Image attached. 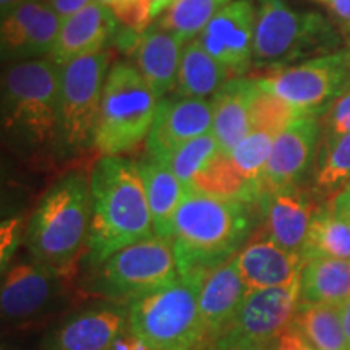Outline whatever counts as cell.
Masks as SVG:
<instances>
[{"mask_svg":"<svg viewBox=\"0 0 350 350\" xmlns=\"http://www.w3.org/2000/svg\"><path fill=\"white\" fill-rule=\"evenodd\" d=\"M93 216L85 265L94 268L122 248L154 234L138 164L122 156H103L90 177Z\"/></svg>","mask_w":350,"mask_h":350,"instance_id":"6da1fadb","label":"cell"},{"mask_svg":"<svg viewBox=\"0 0 350 350\" xmlns=\"http://www.w3.org/2000/svg\"><path fill=\"white\" fill-rule=\"evenodd\" d=\"M252 204L219 200L188 188L174 214L172 242L178 278L201 284L235 256L252 232Z\"/></svg>","mask_w":350,"mask_h":350,"instance_id":"7a4b0ae2","label":"cell"},{"mask_svg":"<svg viewBox=\"0 0 350 350\" xmlns=\"http://www.w3.org/2000/svg\"><path fill=\"white\" fill-rule=\"evenodd\" d=\"M93 216L90 178L72 172L57 180L34 209L26 229V247L31 258L72 274L78 258L85 255Z\"/></svg>","mask_w":350,"mask_h":350,"instance_id":"3957f363","label":"cell"},{"mask_svg":"<svg viewBox=\"0 0 350 350\" xmlns=\"http://www.w3.org/2000/svg\"><path fill=\"white\" fill-rule=\"evenodd\" d=\"M60 67L49 57L8 64L2 77L3 129L20 148L59 150Z\"/></svg>","mask_w":350,"mask_h":350,"instance_id":"277c9868","label":"cell"},{"mask_svg":"<svg viewBox=\"0 0 350 350\" xmlns=\"http://www.w3.org/2000/svg\"><path fill=\"white\" fill-rule=\"evenodd\" d=\"M340 38L325 16L314 12H297L286 0H258L253 67L286 68L334 52Z\"/></svg>","mask_w":350,"mask_h":350,"instance_id":"5b68a950","label":"cell"},{"mask_svg":"<svg viewBox=\"0 0 350 350\" xmlns=\"http://www.w3.org/2000/svg\"><path fill=\"white\" fill-rule=\"evenodd\" d=\"M159 99L129 62L112 64L104 83L93 146L103 156H120L150 133Z\"/></svg>","mask_w":350,"mask_h":350,"instance_id":"8992f818","label":"cell"},{"mask_svg":"<svg viewBox=\"0 0 350 350\" xmlns=\"http://www.w3.org/2000/svg\"><path fill=\"white\" fill-rule=\"evenodd\" d=\"M178 278L172 239L152 235L91 268L83 287L104 301L130 305Z\"/></svg>","mask_w":350,"mask_h":350,"instance_id":"52a82bcc","label":"cell"},{"mask_svg":"<svg viewBox=\"0 0 350 350\" xmlns=\"http://www.w3.org/2000/svg\"><path fill=\"white\" fill-rule=\"evenodd\" d=\"M200 286L177 278L129 305V329L152 350H196L206 340Z\"/></svg>","mask_w":350,"mask_h":350,"instance_id":"ba28073f","label":"cell"},{"mask_svg":"<svg viewBox=\"0 0 350 350\" xmlns=\"http://www.w3.org/2000/svg\"><path fill=\"white\" fill-rule=\"evenodd\" d=\"M113 52L104 49L60 67L59 151L64 154L93 146L104 83Z\"/></svg>","mask_w":350,"mask_h":350,"instance_id":"9c48e42d","label":"cell"},{"mask_svg":"<svg viewBox=\"0 0 350 350\" xmlns=\"http://www.w3.org/2000/svg\"><path fill=\"white\" fill-rule=\"evenodd\" d=\"M256 81L300 116H321L350 90V49L273 70Z\"/></svg>","mask_w":350,"mask_h":350,"instance_id":"30bf717a","label":"cell"},{"mask_svg":"<svg viewBox=\"0 0 350 350\" xmlns=\"http://www.w3.org/2000/svg\"><path fill=\"white\" fill-rule=\"evenodd\" d=\"M65 278L34 258L13 262L3 273L0 292L3 319L25 323L49 313L64 299Z\"/></svg>","mask_w":350,"mask_h":350,"instance_id":"8fae6325","label":"cell"},{"mask_svg":"<svg viewBox=\"0 0 350 350\" xmlns=\"http://www.w3.org/2000/svg\"><path fill=\"white\" fill-rule=\"evenodd\" d=\"M321 131L318 117L301 116L274 138L273 151L261 178L262 193L300 185L314 165Z\"/></svg>","mask_w":350,"mask_h":350,"instance_id":"7c38bea8","label":"cell"},{"mask_svg":"<svg viewBox=\"0 0 350 350\" xmlns=\"http://www.w3.org/2000/svg\"><path fill=\"white\" fill-rule=\"evenodd\" d=\"M126 327L129 305L103 300L52 327L42 340V350H112Z\"/></svg>","mask_w":350,"mask_h":350,"instance_id":"4fadbf2b","label":"cell"},{"mask_svg":"<svg viewBox=\"0 0 350 350\" xmlns=\"http://www.w3.org/2000/svg\"><path fill=\"white\" fill-rule=\"evenodd\" d=\"M299 304L300 279L284 287L248 292L224 334L256 342H274L292 327Z\"/></svg>","mask_w":350,"mask_h":350,"instance_id":"5bb4252c","label":"cell"},{"mask_svg":"<svg viewBox=\"0 0 350 350\" xmlns=\"http://www.w3.org/2000/svg\"><path fill=\"white\" fill-rule=\"evenodd\" d=\"M255 23L256 8L252 0H234L209 21L198 39L232 77L239 78L253 67Z\"/></svg>","mask_w":350,"mask_h":350,"instance_id":"9a60e30c","label":"cell"},{"mask_svg":"<svg viewBox=\"0 0 350 350\" xmlns=\"http://www.w3.org/2000/svg\"><path fill=\"white\" fill-rule=\"evenodd\" d=\"M60 26L62 18L44 0L25 2L2 18V62L16 64L49 55Z\"/></svg>","mask_w":350,"mask_h":350,"instance_id":"2e32d148","label":"cell"},{"mask_svg":"<svg viewBox=\"0 0 350 350\" xmlns=\"http://www.w3.org/2000/svg\"><path fill=\"white\" fill-rule=\"evenodd\" d=\"M211 126L213 104L206 99L180 96L161 99L146 137L148 156L165 161L182 144L209 133Z\"/></svg>","mask_w":350,"mask_h":350,"instance_id":"e0dca14e","label":"cell"},{"mask_svg":"<svg viewBox=\"0 0 350 350\" xmlns=\"http://www.w3.org/2000/svg\"><path fill=\"white\" fill-rule=\"evenodd\" d=\"M314 198L301 185L265 191L258 203L265 222V237L301 255L314 214L321 209Z\"/></svg>","mask_w":350,"mask_h":350,"instance_id":"ac0fdd59","label":"cell"},{"mask_svg":"<svg viewBox=\"0 0 350 350\" xmlns=\"http://www.w3.org/2000/svg\"><path fill=\"white\" fill-rule=\"evenodd\" d=\"M111 8L93 0L75 15L62 21L49 59L64 67L83 55L104 51L113 44L120 26Z\"/></svg>","mask_w":350,"mask_h":350,"instance_id":"d6986e66","label":"cell"},{"mask_svg":"<svg viewBox=\"0 0 350 350\" xmlns=\"http://www.w3.org/2000/svg\"><path fill=\"white\" fill-rule=\"evenodd\" d=\"M248 291L235 256L214 268L200 284V313L206 339L216 340L239 313Z\"/></svg>","mask_w":350,"mask_h":350,"instance_id":"ffe728a7","label":"cell"},{"mask_svg":"<svg viewBox=\"0 0 350 350\" xmlns=\"http://www.w3.org/2000/svg\"><path fill=\"white\" fill-rule=\"evenodd\" d=\"M235 261L248 292L288 286L299 281L305 266L300 253L288 252L268 237L245 245Z\"/></svg>","mask_w":350,"mask_h":350,"instance_id":"44dd1931","label":"cell"},{"mask_svg":"<svg viewBox=\"0 0 350 350\" xmlns=\"http://www.w3.org/2000/svg\"><path fill=\"white\" fill-rule=\"evenodd\" d=\"M185 42L159 25H151L138 38L133 55L135 67L142 73L157 99H164L177 86L178 70Z\"/></svg>","mask_w":350,"mask_h":350,"instance_id":"7402d4cb","label":"cell"},{"mask_svg":"<svg viewBox=\"0 0 350 350\" xmlns=\"http://www.w3.org/2000/svg\"><path fill=\"white\" fill-rule=\"evenodd\" d=\"M255 80L232 78L214 94L211 133L216 138L219 150L230 154L237 144L252 131L250 126V96Z\"/></svg>","mask_w":350,"mask_h":350,"instance_id":"603a6c76","label":"cell"},{"mask_svg":"<svg viewBox=\"0 0 350 350\" xmlns=\"http://www.w3.org/2000/svg\"><path fill=\"white\" fill-rule=\"evenodd\" d=\"M137 164L150 204L154 234L170 239L174 214L185 198L188 187L178 180L177 175L161 161L148 156Z\"/></svg>","mask_w":350,"mask_h":350,"instance_id":"cb8c5ba5","label":"cell"},{"mask_svg":"<svg viewBox=\"0 0 350 350\" xmlns=\"http://www.w3.org/2000/svg\"><path fill=\"white\" fill-rule=\"evenodd\" d=\"M188 188L213 198L242 201L252 206H258L262 193L260 183L248 180L232 157L221 151L191 178Z\"/></svg>","mask_w":350,"mask_h":350,"instance_id":"d4e9b609","label":"cell"},{"mask_svg":"<svg viewBox=\"0 0 350 350\" xmlns=\"http://www.w3.org/2000/svg\"><path fill=\"white\" fill-rule=\"evenodd\" d=\"M232 78L229 68L214 59L196 38L183 47L175 96L204 99L216 94Z\"/></svg>","mask_w":350,"mask_h":350,"instance_id":"484cf974","label":"cell"},{"mask_svg":"<svg viewBox=\"0 0 350 350\" xmlns=\"http://www.w3.org/2000/svg\"><path fill=\"white\" fill-rule=\"evenodd\" d=\"M350 299V260L318 256L305 261L300 274V300L340 305Z\"/></svg>","mask_w":350,"mask_h":350,"instance_id":"4316f807","label":"cell"},{"mask_svg":"<svg viewBox=\"0 0 350 350\" xmlns=\"http://www.w3.org/2000/svg\"><path fill=\"white\" fill-rule=\"evenodd\" d=\"M350 185V133H325L313 165L312 193L334 201Z\"/></svg>","mask_w":350,"mask_h":350,"instance_id":"83f0119b","label":"cell"},{"mask_svg":"<svg viewBox=\"0 0 350 350\" xmlns=\"http://www.w3.org/2000/svg\"><path fill=\"white\" fill-rule=\"evenodd\" d=\"M292 326L313 350H349L339 305L300 300Z\"/></svg>","mask_w":350,"mask_h":350,"instance_id":"f1b7e54d","label":"cell"},{"mask_svg":"<svg viewBox=\"0 0 350 350\" xmlns=\"http://www.w3.org/2000/svg\"><path fill=\"white\" fill-rule=\"evenodd\" d=\"M304 260L318 256L350 260V222L321 208L314 214L308 237L301 250Z\"/></svg>","mask_w":350,"mask_h":350,"instance_id":"f546056e","label":"cell"},{"mask_svg":"<svg viewBox=\"0 0 350 350\" xmlns=\"http://www.w3.org/2000/svg\"><path fill=\"white\" fill-rule=\"evenodd\" d=\"M232 2L234 0H175L156 25L187 44L200 36L209 21Z\"/></svg>","mask_w":350,"mask_h":350,"instance_id":"4dcf8cb0","label":"cell"},{"mask_svg":"<svg viewBox=\"0 0 350 350\" xmlns=\"http://www.w3.org/2000/svg\"><path fill=\"white\" fill-rule=\"evenodd\" d=\"M301 117L286 100L258 85L255 80L250 96V126L252 130L269 131L278 137L292 120Z\"/></svg>","mask_w":350,"mask_h":350,"instance_id":"1f68e13d","label":"cell"},{"mask_svg":"<svg viewBox=\"0 0 350 350\" xmlns=\"http://www.w3.org/2000/svg\"><path fill=\"white\" fill-rule=\"evenodd\" d=\"M219 150V144L214 138V135L209 131L206 135H201L190 142L182 144L180 148H177L172 154H170L165 161H161L172 172L177 175L178 180L190 185L191 178L200 172L201 169L206 165L209 161L213 159Z\"/></svg>","mask_w":350,"mask_h":350,"instance_id":"d6a6232c","label":"cell"},{"mask_svg":"<svg viewBox=\"0 0 350 350\" xmlns=\"http://www.w3.org/2000/svg\"><path fill=\"white\" fill-rule=\"evenodd\" d=\"M275 135L262 130H252L230 152L232 161L248 180L260 183L273 151Z\"/></svg>","mask_w":350,"mask_h":350,"instance_id":"836d02e7","label":"cell"},{"mask_svg":"<svg viewBox=\"0 0 350 350\" xmlns=\"http://www.w3.org/2000/svg\"><path fill=\"white\" fill-rule=\"evenodd\" d=\"M111 10L120 25L138 34L146 31L151 26L152 18H154L151 0H120L111 7Z\"/></svg>","mask_w":350,"mask_h":350,"instance_id":"e575fe53","label":"cell"},{"mask_svg":"<svg viewBox=\"0 0 350 350\" xmlns=\"http://www.w3.org/2000/svg\"><path fill=\"white\" fill-rule=\"evenodd\" d=\"M323 133H350V90L323 113Z\"/></svg>","mask_w":350,"mask_h":350,"instance_id":"d590c367","label":"cell"},{"mask_svg":"<svg viewBox=\"0 0 350 350\" xmlns=\"http://www.w3.org/2000/svg\"><path fill=\"white\" fill-rule=\"evenodd\" d=\"M21 230H23V219L18 216L2 222V227H0V268H2V273H5L16 248L20 247Z\"/></svg>","mask_w":350,"mask_h":350,"instance_id":"8d00e7d4","label":"cell"},{"mask_svg":"<svg viewBox=\"0 0 350 350\" xmlns=\"http://www.w3.org/2000/svg\"><path fill=\"white\" fill-rule=\"evenodd\" d=\"M211 350H273V342H256V340L234 338L230 334H221L213 342Z\"/></svg>","mask_w":350,"mask_h":350,"instance_id":"74e56055","label":"cell"},{"mask_svg":"<svg viewBox=\"0 0 350 350\" xmlns=\"http://www.w3.org/2000/svg\"><path fill=\"white\" fill-rule=\"evenodd\" d=\"M308 345L304 336L292 326L274 340L273 350H305Z\"/></svg>","mask_w":350,"mask_h":350,"instance_id":"f35d334b","label":"cell"},{"mask_svg":"<svg viewBox=\"0 0 350 350\" xmlns=\"http://www.w3.org/2000/svg\"><path fill=\"white\" fill-rule=\"evenodd\" d=\"M44 2H46L64 21L65 18H68V16L80 12L81 8L90 5L93 0H44Z\"/></svg>","mask_w":350,"mask_h":350,"instance_id":"ab89813d","label":"cell"},{"mask_svg":"<svg viewBox=\"0 0 350 350\" xmlns=\"http://www.w3.org/2000/svg\"><path fill=\"white\" fill-rule=\"evenodd\" d=\"M112 350H152V349L144 342L143 339H139L138 336H135L133 332L126 327L119 338H117Z\"/></svg>","mask_w":350,"mask_h":350,"instance_id":"60d3db41","label":"cell"},{"mask_svg":"<svg viewBox=\"0 0 350 350\" xmlns=\"http://www.w3.org/2000/svg\"><path fill=\"white\" fill-rule=\"evenodd\" d=\"M334 13L344 25L350 26V0H319Z\"/></svg>","mask_w":350,"mask_h":350,"instance_id":"b9f144b4","label":"cell"},{"mask_svg":"<svg viewBox=\"0 0 350 350\" xmlns=\"http://www.w3.org/2000/svg\"><path fill=\"white\" fill-rule=\"evenodd\" d=\"M332 213L350 222V185L332 201Z\"/></svg>","mask_w":350,"mask_h":350,"instance_id":"7bdbcfd3","label":"cell"},{"mask_svg":"<svg viewBox=\"0 0 350 350\" xmlns=\"http://www.w3.org/2000/svg\"><path fill=\"white\" fill-rule=\"evenodd\" d=\"M340 321H342V327L345 332V339H347L349 350H350V299H347L339 305Z\"/></svg>","mask_w":350,"mask_h":350,"instance_id":"ee69618b","label":"cell"},{"mask_svg":"<svg viewBox=\"0 0 350 350\" xmlns=\"http://www.w3.org/2000/svg\"><path fill=\"white\" fill-rule=\"evenodd\" d=\"M25 2H28V0H0V15H2V18L10 15L15 8L23 5Z\"/></svg>","mask_w":350,"mask_h":350,"instance_id":"f6af8a7d","label":"cell"},{"mask_svg":"<svg viewBox=\"0 0 350 350\" xmlns=\"http://www.w3.org/2000/svg\"><path fill=\"white\" fill-rule=\"evenodd\" d=\"M175 0H151V5H152V16H159L161 13L167 10V8L172 5Z\"/></svg>","mask_w":350,"mask_h":350,"instance_id":"bcb514c9","label":"cell"},{"mask_svg":"<svg viewBox=\"0 0 350 350\" xmlns=\"http://www.w3.org/2000/svg\"><path fill=\"white\" fill-rule=\"evenodd\" d=\"M99 2H100V3H104V5H106V7H109V8H111V7H113V5H116V3H117V2H120V0H99Z\"/></svg>","mask_w":350,"mask_h":350,"instance_id":"7dc6e473","label":"cell"},{"mask_svg":"<svg viewBox=\"0 0 350 350\" xmlns=\"http://www.w3.org/2000/svg\"><path fill=\"white\" fill-rule=\"evenodd\" d=\"M2 350H12L10 347H5V345H2Z\"/></svg>","mask_w":350,"mask_h":350,"instance_id":"c3c4849f","label":"cell"},{"mask_svg":"<svg viewBox=\"0 0 350 350\" xmlns=\"http://www.w3.org/2000/svg\"><path fill=\"white\" fill-rule=\"evenodd\" d=\"M305 350H313V349H312V347H310V345H308V347H306Z\"/></svg>","mask_w":350,"mask_h":350,"instance_id":"681fc988","label":"cell"}]
</instances>
